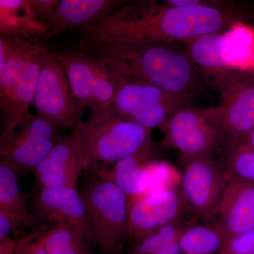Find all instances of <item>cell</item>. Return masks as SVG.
<instances>
[{"instance_id":"1","label":"cell","mask_w":254,"mask_h":254,"mask_svg":"<svg viewBox=\"0 0 254 254\" xmlns=\"http://www.w3.org/2000/svg\"><path fill=\"white\" fill-rule=\"evenodd\" d=\"M245 14L229 1H203L174 6L156 1L125 2L113 14L80 29L81 36L185 42L222 33L242 23Z\"/></svg>"},{"instance_id":"2","label":"cell","mask_w":254,"mask_h":254,"mask_svg":"<svg viewBox=\"0 0 254 254\" xmlns=\"http://www.w3.org/2000/svg\"><path fill=\"white\" fill-rule=\"evenodd\" d=\"M78 48L94 57L120 77L145 82L176 93L194 97L203 80L176 43L81 36Z\"/></svg>"},{"instance_id":"3","label":"cell","mask_w":254,"mask_h":254,"mask_svg":"<svg viewBox=\"0 0 254 254\" xmlns=\"http://www.w3.org/2000/svg\"><path fill=\"white\" fill-rule=\"evenodd\" d=\"M88 170L93 165L116 164L128 157L150 153V130L119 115L109 106L92 113L70 135Z\"/></svg>"},{"instance_id":"4","label":"cell","mask_w":254,"mask_h":254,"mask_svg":"<svg viewBox=\"0 0 254 254\" xmlns=\"http://www.w3.org/2000/svg\"><path fill=\"white\" fill-rule=\"evenodd\" d=\"M41 46L20 37L0 36L2 129H10L30 113L39 78Z\"/></svg>"},{"instance_id":"5","label":"cell","mask_w":254,"mask_h":254,"mask_svg":"<svg viewBox=\"0 0 254 254\" xmlns=\"http://www.w3.org/2000/svg\"><path fill=\"white\" fill-rule=\"evenodd\" d=\"M95 175L81 193L93 238L105 254H115L130 237L128 198L115 182Z\"/></svg>"},{"instance_id":"6","label":"cell","mask_w":254,"mask_h":254,"mask_svg":"<svg viewBox=\"0 0 254 254\" xmlns=\"http://www.w3.org/2000/svg\"><path fill=\"white\" fill-rule=\"evenodd\" d=\"M33 107L58 129H73L86 107L75 95L63 65L42 44L40 73Z\"/></svg>"},{"instance_id":"7","label":"cell","mask_w":254,"mask_h":254,"mask_svg":"<svg viewBox=\"0 0 254 254\" xmlns=\"http://www.w3.org/2000/svg\"><path fill=\"white\" fill-rule=\"evenodd\" d=\"M50 52L63 65L75 95L92 113L113 104L124 78L78 47Z\"/></svg>"},{"instance_id":"8","label":"cell","mask_w":254,"mask_h":254,"mask_svg":"<svg viewBox=\"0 0 254 254\" xmlns=\"http://www.w3.org/2000/svg\"><path fill=\"white\" fill-rule=\"evenodd\" d=\"M218 89L214 107L224 153L242 144L254 128V70H235Z\"/></svg>"},{"instance_id":"9","label":"cell","mask_w":254,"mask_h":254,"mask_svg":"<svg viewBox=\"0 0 254 254\" xmlns=\"http://www.w3.org/2000/svg\"><path fill=\"white\" fill-rule=\"evenodd\" d=\"M59 129L46 119L30 113L0 134V161L9 164L20 177L33 173L37 165L61 139Z\"/></svg>"},{"instance_id":"10","label":"cell","mask_w":254,"mask_h":254,"mask_svg":"<svg viewBox=\"0 0 254 254\" xmlns=\"http://www.w3.org/2000/svg\"><path fill=\"white\" fill-rule=\"evenodd\" d=\"M193 98L145 82L124 79L110 107L123 118L151 131L163 126L177 110L191 105Z\"/></svg>"},{"instance_id":"11","label":"cell","mask_w":254,"mask_h":254,"mask_svg":"<svg viewBox=\"0 0 254 254\" xmlns=\"http://www.w3.org/2000/svg\"><path fill=\"white\" fill-rule=\"evenodd\" d=\"M162 145L180 152L182 158L210 156L222 147L221 133L213 108L191 105L177 110L160 127Z\"/></svg>"},{"instance_id":"12","label":"cell","mask_w":254,"mask_h":254,"mask_svg":"<svg viewBox=\"0 0 254 254\" xmlns=\"http://www.w3.org/2000/svg\"><path fill=\"white\" fill-rule=\"evenodd\" d=\"M180 192L187 208L207 222L232 175L210 156L182 158Z\"/></svg>"},{"instance_id":"13","label":"cell","mask_w":254,"mask_h":254,"mask_svg":"<svg viewBox=\"0 0 254 254\" xmlns=\"http://www.w3.org/2000/svg\"><path fill=\"white\" fill-rule=\"evenodd\" d=\"M32 205L39 221L69 227L88 240L94 239L84 200L76 188L38 189Z\"/></svg>"},{"instance_id":"14","label":"cell","mask_w":254,"mask_h":254,"mask_svg":"<svg viewBox=\"0 0 254 254\" xmlns=\"http://www.w3.org/2000/svg\"><path fill=\"white\" fill-rule=\"evenodd\" d=\"M209 223L229 239L254 227V183L230 177L222 190Z\"/></svg>"},{"instance_id":"15","label":"cell","mask_w":254,"mask_h":254,"mask_svg":"<svg viewBox=\"0 0 254 254\" xmlns=\"http://www.w3.org/2000/svg\"><path fill=\"white\" fill-rule=\"evenodd\" d=\"M186 206L180 190H160L128 199L130 238L177 223Z\"/></svg>"},{"instance_id":"16","label":"cell","mask_w":254,"mask_h":254,"mask_svg":"<svg viewBox=\"0 0 254 254\" xmlns=\"http://www.w3.org/2000/svg\"><path fill=\"white\" fill-rule=\"evenodd\" d=\"M86 170L78 147L71 136L62 137L33 171L38 189L76 188L83 170Z\"/></svg>"},{"instance_id":"17","label":"cell","mask_w":254,"mask_h":254,"mask_svg":"<svg viewBox=\"0 0 254 254\" xmlns=\"http://www.w3.org/2000/svg\"><path fill=\"white\" fill-rule=\"evenodd\" d=\"M125 1L121 0H60L48 23V33L40 42H47L69 29L86 27L113 14Z\"/></svg>"},{"instance_id":"18","label":"cell","mask_w":254,"mask_h":254,"mask_svg":"<svg viewBox=\"0 0 254 254\" xmlns=\"http://www.w3.org/2000/svg\"><path fill=\"white\" fill-rule=\"evenodd\" d=\"M88 240L69 227L52 225L21 237L16 242V254H81L89 252Z\"/></svg>"},{"instance_id":"19","label":"cell","mask_w":254,"mask_h":254,"mask_svg":"<svg viewBox=\"0 0 254 254\" xmlns=\"http://www.w3.org/2000/svg\"><path fill=\"white\" fill-rule=\"evenodd\" d=\"M223 33H210L184 43L187 55L203 81L210 82L216 88L235 71L230 69L222 58Z\"/></svg>"},{"instance_id":"20","label":"cell","mask_w":254,"mask_h":254,"mask_svg":"<svg viewBox=\"0 0 254 254\" xmlns=\"http://www.w3.org/2000/svg\"><path fill=\"white\" fill-rule=\"evenodd\" d=\"M48 33L46 25L36 18L31 0H0V36L38 43L37 38L41 41Z\"/></svg>"},{"instance_id":"21","label":"cell","mask_w":254,"mask_h":254,"mask_svg":"<svg viewBox=\"0 0 254 254\" xmlns=\"http://www.w3.org/2000/svg\"><path fill=\"white\" fill-rule=\"evenodd\" d=\"M150 153H143L123 159L113 168H98L96 175L115 182L126 193L128 199L145 196L149 193L150 177L147 163Z\"/></svg>"},{"instance_id":"22","label":"cell","mask_w":254,"mask_h":254,"mask_svg":"<svg viewBox=\"0 0 254 254\" xmlns=\"http://www.w3.org/2000/svg\"><path fill=\"white\" fill-rule=\"evenodd\" d=\"M17 171L0 161V210H4L18 227H35L40 221L30 207L28 195L20 188Z\"/></svg>"},{"instance_id":"23","label":"cell","mask_w":254,"mask_h":254,"mask_svg":"<svg viewBox=\"0 0 254 254\" xmlns=\"http://www.w3.org/2000/svg\"><path fill=\"white\" fill-rule=\"evenodd\" d=\"M228 238L213 224H193L182 227L177 238L182 254H220Z\"/></svg>"},{"instance_id":"24","label":"cell","mask_w":254,"mask_h":254,"mask_svg":"<svg viewBox=\"0 0 254 254\" xmlns=\"http://www.w3.org/2000/svg\"><path fill=\"white\" fill-rule=\"evenodd\" d=\"M182 227L177 223L160 227L135 239L130 254H154L170 242L177 240Z\"/></svg>"},{"instance_id":"25","label":"cell","mask_w":254,"mask_h":254,"mask_svg":"<svg viewBox=\"0 0 254 254\" xmlns=\"http://www.w3.org/2000/svg\"><path fill=\"white\" fill-rule=\"evenodd\" d=\"M224 155V166L232 177L254 183V150L241 144Z\"/></svg>"},{"instance_id":"26","label":"cell","mask_w":254,"mask_h":254,"mask_svg":"<svg viewBox=\"0 0 254 254\" xmlns=\"http://www.w3.org/2000/svg\"><path fill=\"white\" fill-rule=\"evenodd\" d=\"M147 169L150 177L148 194L160 190L177 189V185H180L182 175L166 162L149 160L147 163Z\"/></svg>"},{"instance_id":"27","label":"cell","mask_w":254,"mask_h":254,"mask_svg":"<svg viewBox=\"0 0 254 254\" xmlns=\"http://www.w3.org/2000/svg\"><path fill=\"white\" fill-rule=\"evenodd\" d=\"M254 254V227L245 233L229 239L220 254Z\"/></svg>"},{"instance_id":"28","label":"cell","mask_w":254,"mask_h":254,"mask_svg":"<svg viewBox=\"0 0 254 254\" xmlns=\"http://www.w3.org/2000/svg\"><path fill=\"white\" fill-rule=\"evenodd\" d=\"M59 2L60 0H31L32 6L36 18L46 26Z\"/></svg>"},{"instance_id":"29","label":"cell","mask_w":254,"mask_h":254,"mask_svg":"<svg viewBox=\"0 0 254 254\" xmlns=\"http://www.w3.org/2000/svg\"><path fill=\"white\" fill-rule=\"evenodd\" d=\"M16 242L12 237L0 240V254H16Z\"/></svg>"},{"instance_id":"30","label":"cell","mask_w":254,"mask_h":254,"mask_svg":"<svg viewBox=\"0 0 254 254\" xmlns=\"http://www.w3.org/2000/svg\"><path fill=\"white\" fill-rule=\"evenodd\" d=\"M154 254H182L177 240L170 242Z\"/></svg>"},{"instance_id":"31","label":"cell","mask_w":254,"mask_h":254,"mask_svg":"<svg viewBox=\"0 0 254 254\" xmlns=\"http://www.w3.org/2000/svg\"><path fill=\"white\" fill-rule=\"evenodd\" d=\"M242 144L254 150V128L250 134L248 135V136L246 138V139Z\"/></svg>"},{"instance_id":"32","label":"cell","mask_w":254,"mask_h":254,"mask_svg":"<svg viewBox=\"0 0 254 254\" xmlns=\"http://www.w3.org/2000/svg\"><path fill=\"white\" fill-rule=\"evenodd\" d=\"M91 254L90 253V252H86V253H83V254Z\"/></svg>"},{"instance_id":"33","label":"cell","mask_w":254,"mask_h":254,"mask_svg":"<svg viewBox=\"0 0 254 254\" xmlns=\"http://www.w3.org/2000/svg\"></svg>"}]
</instances>
